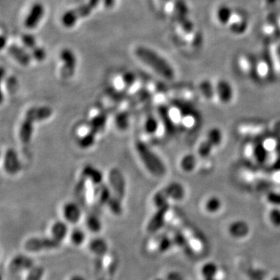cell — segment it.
Here are the masks:
<instances>
[{"instance_id": "4", "label": "cell", "mask_w": 280, "mask_h": 280, "mask_svg": "<svg viewBox=\"0 0 280 280\" xmlns=\"http://www.w3.org/2000/svg\"><path fill=\"white\" fill-rule=\"evenodd\" d=\"M62 244L51 236H34L24 243V250L29 254H42L54 252L61 248Z\"/></svg>"}, {"instance_id": "38", "label": "cell", "mask_w": 280, "mask_h": 280, "mask_svg": "<svg viewBox=\"0 0 280 280\" xmlns=\"http://www.w3.org/2000/svg\"><path fill=\"white\" fill-rule=\"evenodd\" d=\"M154 280H166V278H155Z\"/></svg>"}, {"instance_id": "16", "label": "cell", "mask_w": 280, "mask_h": 280, "mask_svg": "<svg viewBox=\"0 0 280 280\" xmlns=\"http://www.w3.org/2000/svg\"><path fill=\"white\" fill-rule=\"evenodd\" d=\"M217 20L222 26H228L230 24L231 20L234 16V10L230 6L224 5L218 7L216 12Z\"/></svg>"}, {"instance_id": "20", "label": "cell", "mask_w": 280, "mask_h": 280, "mask_svg": "<svg viewBox=\"0 0 280 280\" xmlns=\"http://www.w3.org/2000/svg\"><path fill=\"white\" fill-rule=\"evenodd\" d=\"M46 268L40 264H36L23 276V280H44Z\"/></svg>"}, {"instance_id": "37", "label": "cell", "mask_w": 280, "mask_h": 280, "mask_svg": "<svg viewBox=\"0 0 280 280\" xmlns=\"http://www.w3.org/2000/svg\"><path fill=\"white\" fill-rule=\"evenodd\" d=\"M272 280H280V277L278 276L274 277V278H273Z\"/></svg>"}, {"instance_id": "34", "label": "cell", "mask_w": 280, "mask_h": 280, "mask_svg": "<svg viewBox=\"0 0 280 280\" xmlns=\"http://www.w3.org/2000/svg\"><path fill=\"white\" fill-rule=\"evenodd\" d=\"M104 5L107 9H112L116 5V0H103Z\"/></svg>"}, {"instance_id": "10", "label": "cell", "mask_w": 280, "mask_h": 280, "mask_svg": "<svg viewBox=\"0 0 280 280\" xmlns=\"http://www.w3.org/2000/svg\"><path fill=\"white\" fill-rule=\"evenodd\" d=\"M44 12H46L44 6L42 4L37 2L34 4L25 19V26L30 30L37 28L44 16Z\"/></svg>"}, {"instance_id": "31", "label": "cell", "mask_w": 280, "mask_h": 280, "mask_svg": "<svg viewBox=\"0 0 280 280\" xmlns=\"http://www.w3.org/2000/svg\"><path fill=\"white\" fill-rule=\"evenodd\" d=\"M271 220L275 226H280V210H273L271 214Z\"/></svg>"}, {"instance_id": "30", "label": "cell", "mask_w": 280, "mask_h": 280, "mask_svg": "<svg viewBox=\"0 0 280 280\" xmlns=\"http://www.w3.org/2000/svg\"><path fill=\"white\" fill-rule=\"evenodd\" d=\"M247 275L252 280H264L266 278V273L262 270H252L247 272Z\"/></svg>"}, {"instance_id": "15", "label": "cell", "mask_w": 280, "mask_h": 280, "mask_svg": "<svg viewBox=\"0 0 280 280\" xmlns=\"http://www.w3.org/2000/svg\"><path fill=\"white\" fill-rule=\"evenodd\" d=\"M82 212L78 206L70 203L64 208V217L67 222L70 224H76L80 220Z\"/></svg>"}, {"instance_id": "6", "label": "cell", "mask_w": 280, "mask_h": 280, "mask_svg": "<svg viewBox=\"0 0 280 280\" xmlns=\"http://www.w3.org/2000/svg\"><path fill=\"white\" fill-rule=\"evenodd\" d=\"M136 149L140 158L151 173L158 176H161L165 173L163 164L144 142H138Z\"/></svg>"}, {"instance_id": "25", "label": "cell", "mask_w": 280, "mask_h": 280, "mask_svg": "<svg viewBox=\"0 0 280 280\" xmlns=\"http://www.w3.org/2000/svg\"><path fill=\"white\" fill-rule=\"evenodd\" d=\"M248 25L247 22L243 20L238 21V22H234L230 26L231 32L238 35L243 34L248 30Z\"/></svg>"}, {"instance_id": "33", "label": "cell", "mask_w": 280, "mask_h": 280, "mask_svg": "<svg viewBox=\"0 0 280 280\" xmlns=\"http://www.w3.org/2000/svg\"><path fill=\"white\" fill-rule=\"evenodd\" d=\"M220 204L219 202L215 200H212V201L210 202V204L208 205V208L210 211L214 212V211H216L218 208H219Z\"/></svg>"}, {"instance_id": "14", "label": "cell", "mask_w": 280, "mask_h": 280, "mask_svg": "<svg viewBox=\"0 0 280 280\" xmlns=\"http://www.w3.org/2000/svg\"><path fill=\"white\" fill-rule=\"evenodd\" d=\"M10 54L12 56L14 60L24 66H28L32 61L30 54L24 49L16 44H12L8 48Z\"/></svg>"}, {"instance_id": "21", "label": "cell", "mask_w": 280, "mask_h": 280, "mask_svg": "<svg viewBox=\"0 0 280 280\" xmlns=\"http://www.w3.org/2000/svg\"><path fill=\"white\" fill-rule=\"evenodd\" d=\"M86 226L90 232L94 234L100 233L102 230V222L98 216L91 215L86 219Z\"/></svg>"}, {"instance_id": "1", "label": "cell", "mask_w": 280, "mask_h": 280, "mask_svg": "<svg viewBox=\"0 0 280 280\" xmlns=\"http://www.w3.org/2000/svg\"><path fill=\"white\" fill-rule=\"evenodd\" d=\"M136 56L161 76L166 79H172L174 76V71L170 63L152 49L140 46L136 49Z\"/></svg>"}, {"instance_id": "19", "label": "cell", "mask_w": 280, "mask_h": 280, "mask_svg": "<svg viewBox=\"0 0 280 280\" xmlns=\"http://www.w3.org/2000/svg\"><path fill=\"white\" fill-rule=\"evenodd\" d=\"M249 233V228L248 224L244 222H234L230 226V234L234 238H242L247 236Z\"/></svg>"}, {"instance_id": "3", "label": "cell", "mask_w": 280, "mask_h": 280, "mask_svg": "<svg viewBox=\"0 0 280 280\" xmlns=\"http://www.w3.org/2000/svg\"><path fill=\"white\" fill-rule=\"evenodd\" d=\"M118 267V258L109 252L106 256L95 258L94 272L98 280H112Z\"/></svg>"}, {"instance_id": "29", "label": "cell", "mask_w": 280, "mask_h": 280, "mask_svg": "<svg viewBox=\"0 0 280 280\" xmlns=\"http://www.w3.org/2000/svg\"><path fill=\"white\" fill-rule=\"evenodd\" d=\"M32 57L34 58L35 60H37L38 62H42L46 60V57H47V53H46V50L38 46L36 48L34 49L33 51H32Z\"/></svg>"}, {"instance_id": "39", "label": "cell", "mask_w": 280, "mask_h": 280, "mask_svg": "<svg viewBox=\"0 0 280 280\" xmlns=\"http://www.w3.org/2000/svg\"><path fill=\"white\" fill-rule=\"evenodd\" d=\"M216 280L215 278H208V280Z\"/></svg>"}, {"instance_id": "7", "label": "cell", "mask_w": 280, "mask_h": 280, "mask_svg": "<svg viewBox=\"0 0 280 280\" xmlns=\"http://www.w3.org/2000/svg\"><path fill=\"white\" fill-rule=\"evenodd\" d=\"M36 264L32 254H19L14 256L8 264V270L12 275L23 276L30 268Z\"/></svg>"}, {"instance_id": "22", "label": "cell", "mask_w": 280, "mask_h": 280, "mask_svg": "<svg viewBox=\"0 0 280 280\" xmlns=\"http://www.w3.org/2000/svg\"><path fill=\"white\" fill-rule=\"evenodd\" d=\"M155 242H156V248L155 250L159 252L160 254L168 252L172 248V246L174 244L173 240L166 236H161L158 240H155Z\"/></svg>"}, {"instance_id": "5", "label": "cell", "mask_w": 280, "mask_h": 280, "mask_svg": "<svg viewBox=\"0 0 280 280\" xmlns=\"http://www.w3.org/2000/svg\"><path fill=\"white\" fill-rule=\"evenodd\" d=\"M102 0H88L86 4H82L76 9L67 11L63 14L62 23L66 28H72L76 24L80 19L88 18L99 6Z\"/></svg>"}, {"instance_id": "2", "label": "cell", "mask_w": 280, "mask_h": 280, "mask_svg": "<svg viewBox=\"0 0 280 280\" xmlns=\"http://www.w3.org/2000/svg\"><path fill=\"white\" fill-rule=\"evenodd\" d=\"M52 114V110L48 107L33 108L28 110L20 132L21 141L24 144L30 142L33 135L34 124L46 120L51 117Z\"/></svg>"}, {"instance_id": "26", "label": "cell", "mask_w": 280, "mask_h": 280, "mask_svg": "<svg viewBox=\"0 0 280 280\" xmlns=\"http://www.w3.org/2000/svg\"><path fill=\"white\" fill-rule=\"evenodd\" d=\"M22 42L26 48L30 49V51H33L34 49L38 47L37 42L35 39L34 36L30 34H24L22 37Z\"/></svg>"}, {"instance_id": "23", "label": "cell", "mask_w": 280, "mask_h": 280, "mask_svg": "<svg viewBox=\"0 0 280 280\" xmlns=\"http://www.w3.org/2000/svg\"><path fill=\"white\" fill-rule=\"evenodd\" d=\"M217 272H218V268L214 263H207L203 266L202 270V273L205 280L215 278Z\"/></svg>"}, {"instance_id": "32", "label": "cell", "mask_w": 280, "mask_h": 280, "mask_svg": "<svg viewBox=\"0 0 280 280\" xmlns=\"http://www.w3.org/2000/svg\"><path fill=\"white\" fill-rule=\"evenodd\" d=\"M166 280H186L180 273L178 272H170L166 275Z\"/></svg>"}, {"instance_id": "36", "label": "cell", "mask_w": 280, "mask_h": 280, "mask_svg": "<svg viewBox=\"0 0 280 280\" xmlns=\"http://www.w3.org/2000/svg\"><path fill=\"white\" fill-rule=\"evenodd\" d=\"M6 38L4 37V36H2L1 38H0V43H1V49H4L5 48V46H6Z\"/></svg>"}, {"instance_id": "11", "label": "cell", "mask_w": 280, "mask_h": 280, "mask_svg": "<svg viewBox=\"0 0 280 280\" xmlns=\"http://www.w3.org/2000/svg\"><path fill=\"white\" fill-rule=\"evenodd\" d=\"M88 250L90 253L95 258H100L106 256L110 252L108 243L104 238H94L88 243Z\"/></svg>"}, {"instance_id": "12", "label": "cell", "mask_w": 280, "mask_h": 280, "mask_svg": "<svg viewBox=\"0 0 280 280\" xmlns=\"http://www.w3.org/2000/svg\"><path fill=\"white\" fill-rule=\"evenodd\" d=\"M168 211V205L163 206L160 207V210L156 212L152 219L150 221L148 226H147V230L149 233L154 234L158 232L162 226L165 222V217H166V214Z\"/></svg>"}, {"instance_id": "13", "label": "cell", "mask_w": 280, "mask_h": 280, "mask_svg": "<svg viewBox=\"0 0 280 280\" xmlns=\"http://www.w3.org/2000/svg\"><path fill=\"white\" fill-rule=\"evenodd\" d=\"M70 233L68 224L65 222L58 221V222H54L52 226L49 236L53 238L56 242L62 244L65 242L66 239L68 238Z\"/></svg>"}, {"instance_id": "18", "label": "cell", "mask_w": 280, "mask_h": 280, "mask_svg": "<svg viewBox=\"0 0 280 280\" xmlns=\"http://www.w3.org/2000/svg\"><path fill=\"white\" fill-rule=\"evenodd\" d=\"M6 170L10 173H16L20 170V163L16 152L9 151L6 154Z\"/></svg>"}, {"instance_id": "27", "label": "cell", "mask_w": 280, "mask_h": 280, "mask_svg": "<svg viewBox=\"0 0 280 280\" xmlns=\"http://www.w3.org/2000/svg\"><path fill=\"white\" fill-rule=\"evenodd\" d=\"M217 89L220 91V94L222 98L230 96L232 94V89H231L230 85L226 81H220L219 84L217 85Z\"/></svg>"}, {"instance_id": "24", "label": "cell", "mask_w": 280, "mask_h": 280, "mask_svg": "<svg viewBox=\"0 0 280 280\" xmlns=\"http://www.w3.org/2000/svg\"><path fill=\"white\" fill-rule=\"evenodd\" d=\"M173 240L175 244H177L178 247L182 248L188 254L191 252V248L189 246L188 242L186 240L184 235L182 234H176Z\"/></svg>"}, {"instance_id": "28", "label": "cell", "mask_w": 280, "mask_h": 280, "mask_svg": "<svg viewBox=\"0 0 280 280\" xmlns=\"http://www.w3.org/2000/svg\"><path fill=\"white\" fill-rule=\"evenodd\" d=\"M85 174L88 175L91 179L93 180V182L96 184H99L102 182V175L99 172L95 170V169H92L91 168H86V170H85Z\"/></svg>"}, {"instance_id": "9", "label": "cell", "mask_w": 280, "mask_h": 280, "mask_svg": "<svg viewBox=\"0 0 280 280\" xmlns=\"http://www.w3.org/2000/svg\"><path fill=\"white\" fill-rule=\"evenodd\" d=\"M60 58L64 63L62 76L66 79H68L74 76L76 68V56L72 50L68 48L63 49L60 54Z\"/></svg>"}, {"instance_id": "8", "label": "cell", "mask_w": 280, "mask_h": 280, "mask_svg": "<svg viewBox=\"0 0 280 280\" xmlns=\"http://www.w3.org/2000/svg\"><path fill=\"white\" fill-rule=\"evenodd\" d=\"M110 182L113 184L116 200H110L109 205L110 210L114 214L119 215L122 212L121 198L124 196V180L122 175L119 172H113L110 174Z\"/></svg>"}, {"instance_id": "17", "label": "cell", "mask_w": 280, "mask_h": 280, "mask_svg": "<svg viewBox=\"0 0 280 280\" xmlns=\"http://www.w3.org/2000/svg\"><path fill=\"white\" fill-rule=\"evenodd\" d=\"M70 242L75 248H81L86 243L88 238L84 230L76 228L70 233Z\"/></svg>"}, {"instance_id": "35", "label": "cell", "mask_w": 280, "mask_h": 280, "mask_svg": "<svg viewBox=\"0 0 280 280\" xmlns=\"http://www.w3.org/2000/svg\"><path fill=\"white\" fill-rule=\"evenodd\" d=\"M68 280H86L84 276L80 275V274H74V275L71 276L68 278Z\"/></svg>"}]
</instances>
